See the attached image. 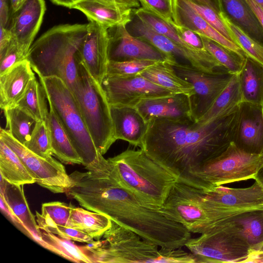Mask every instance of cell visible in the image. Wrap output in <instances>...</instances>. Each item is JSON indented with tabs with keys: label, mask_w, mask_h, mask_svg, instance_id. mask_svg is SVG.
<instances>
[{
	"label": "cell",
	"mask_w": 263,
	"mask_h": 263,
	"mask_svg": "<svg viewBox=\"0 0 263 263\" xmlns=\"http://www.w3.org/2000/svg\"><path fill=\"white\" fill-rule=\"evenodd\" d=\"M67 195L160 248H182L192 233L120 184L112 176L74 171Z\"/></svg>",
	"instance_id": "6da1fadb"
},
{
	"label": "cell",
	"mask_w": 263,
	"mask_h": 263,
	"mask_svg": "<svg viewBox=\"0 0 263 263\" xmlns=\"http://www.w3.org/2000/svg\"><path fill=\"white\" fill-rule=\"evenodd\" d=\"M238 106L207 122L156 119L148 122L141 149L178 178H185L221 154L233 142Z\"/></svg>",
	"instance_id": "7a4b0ae2"
},
{
	"label": "cell",
	"mask_w": 263,
	"mask_h": 263,
	"mask_svg": "<svg viewBox=\"0 0 263 263\" xmlns=\"http://www.w3.org/2000/svg\"><path fill=\"white\" fill-rule=\"evenodd\" d=\"M88 24H62L48 30L35 41L27 59L39 77H57L71 90L78 78L79 51Z\"/></svg>",
	"instance_id": "3957f363"
},
{
	"label": "cell",
	"mask_w": 263,
	"mask_h": 263,
	"mask_svg": "<svg viewBox=\"0 0 263 263\" xmlns=\"http://www.w3.org/2000/svg\"><path fill=\"white\" fill-rule=\"evenodd\" d=\"M101 239L81 246L92 263H196L182 249L160 248L111 220Z\"/></svg>",
	"instance_id": "277c9868"
},
{
	"label": "cell",
	"mask_w": 263,
	"mask_h": 263,
	"mask_svg": "<svg viewBox=\"0 0 263 263\" xmlns=\"http://www.w3.org/2000/svg\"><path fill=\"white\" fill-rule=\"evenodd\" d=\"M49 108L67 134L86 169L92 173L111 175L114 169L96 147L73 93L67 84L57 77H39Z\"/></svg>",
	"instance_id": "5b68a950"
},
{
	"label": "cell",
	"mask_w": 263,
	"mask_h": 263,
	"mask_svg": "<svg viewBox=\"0 0 263 263\" xmlns=\"http://www.w3.org/2000/svg\"><path fill=\"white\" fill-rule=\"evenodd\" d=\"M118 182L146 203L159 209L178 178L144 151L127 149L108 159Z\"/></svg>",
	"instance_id": "8992f818"
},
{
	"label": "cell",
	"mask_w": 263,
	"mask_h": 263,
	"mask_svg": "<svg viewBox=\"0 0 263 263\" xmlns=\"http://www.w3.org/2000/svg\"><path fill=\"white\" fill-rule=\"evenodd\" d=\"M71 91L96 147L103 155L117 140L110 105L101 84L79 60L77 80Z\"/></svg>",
	"instance_id": "52a82bcc"
},
{
	"label": "cell",
	"mask_w": 263,
	"mask_h": 263,
	"mask_svg": "<svg viewBox=\"0 0 263 263\" xmlns=\"http://www.w3.org/2000/svg\"><path fill=\"white\" fill-rule=\"evenodd\" d=\"M262 165L263 155L245 152L232 142L219 156L178 182L208 191L225 184L254 179Z\"/></svg>",
	"instance_id": "ba28073f"
},
{
	"label": "cell",
	"mask_w": 263,
	"mask_h": 263,
	"mask_svg": "<svg viewBox=\"0 0 263 263\" xmlns=\"http://www.w3.org/2000/svg\"><path fill=\"white\" fill-rule=\"evenodd\" d=\"M184 246L193 255L196 263L250 262L252 256L248 241L223 226L191 238Z\"/></svg>",
	"instance_id": "9c48e42d"
},
{
	"label": "cell",
	"mask_w": 263,
	"mask_h": 263,
	"mask_svg": "<svg viewBox=\"0 0 263 263\" xmlns=\"http://www.w3.org/2000/svg\"><path fill=\"white\" fill-rule=\"evenodd\" d=\"M172 65L179 76L194 87L195 93L189 98L194 122H198L209 110L233 76L227 69L207 72L187 63L177 61Z\"/></svg>",
	"instance_id": "30bf717a"
},
{
	"label": "cell",
	"mask_w": 263,
	"mask_h": 263,
	"mask_svg": "<svg viewBox=\"0 0 263 263\" xmlns=\"http://www.w3.org/2000/svg\"><path fill=\"white\" fill-rule=\"evenodd\" d=\"M0 139L18 155L39 185L54 193H66L69 188L71 179L61 163L52 157L44 158L34 154L2 128Z\"/></svg>",
	"instance_id": "8fae6325"
},
{
	"label": "cell",
	"mask_w": 263,
	"mask_h": 263,
	"mask_svg": "<svg viewBox=\"0 0 263 263\" xmlns=\"http://www.w3.org/2000/svg\"><path fill=\"white\" fill-rule=\"evenodd\" d=\"M126 28L133 36L150 43L177 62L178 60H181L207 72H214L224 68L206 50L200 53L191 52L165 35L157 32L137 16L133 10L132 20Z\"/></svg>",
	"instance_id": "7c38bea8"
},
{
	"label": "cell",
	"mask_w": 263,
	"mask_h": 263,
	"mask_svg": "<svg viewBox=\"0 0 263 263\" xmlns=\"http://www.w3.org/2000/svg\"><path fill=\"white\" fill-rule=\"evenodd\" d=\"M201 191L213 212L215 223L237 213L263 209V187L256 181L245 188L220 185L208 191Z\"/></svg>",
	"instance_id": "4fadbf2b"
},
{
	"label": "cell",
	"mask_w": 263,
	"mask_h": 263,
	"mask_svg": "<svg viewBox=\"0 0 263 263\" xmlns=\"http://www.w3.org/2000/svg\"><path fill=\"white\" fill-rule=\"evenodd\" d=\"M101 85L110 105L135 107L143 99L174 94L141 74L106 76Z\"/></svg>",
	"instance_id": "5bb4252c"
},
{
	"label": "cell",
	"mask_w": 263,
	"mask_h": 263,
	"mask_svg": "<svg viewBox=\"0 0 263 263\" xmlns=\"http://www.w3.org/2000/svg\"><path fill=\"white\" fill-rule=\"evenodd\" d=\"M108 32V61L142 60L168 63L171 65L177 62L150 43L131 35L126 25L109 28Z\"/></svg>",
	"instance_id": "9a60e30c"
},
{
	"label": "cell",
	"mask_w": 263,
	"mask_h": 263,
	"mask_svg": "<svg viewBox=\"0 0 263 263\" xmlns=\"http://www.w3.org/2000/svg\"><path fill=\"white\" fill-rule=\"evenodd\" d=\"M240 149L263 155V105L241 102L232 142Z\"/></svg>",
	"instance_id": "2e32d148"
},
{
	"label": "cell",
	"mask_w": 263,
	"mask_h": 263,
	"mask_svg": "<svg viewBox=\"0 0 263 263\" xmlns=\"http://www.w3.org/2000/svg\"><path fill=\"white\" fill-rule=\"evenodd\" d=\"M108 44V29L89 21L88 32L80 48L78 59L100 84L106 75Z\"/></svg>",
	"instance_id": "e0dca14e"
},
{
	"label": "cell",
	"mask_w": 263,
	"mask_h": 263,
	"mask_svg": "<svg viewBox=\"0 0 263 263\" xmlns=\"http://www.w3.org/2000/svg\"><path fill=\"white\" fill-rule=\"evenodd\" d=\"M46 11L44 0H27L11 17L8 29L18 48L27 56Z\"/></svg>",
	"instance_id": "ac0fdd59"
},
{
	"label": "cell",
	"mask_w": 263,
	"mask_h": 263,
	"mask_svg": "<svg viewBox=\"0 0 263 263\" xmlns=\"http://www.w3.org/2000/svg\"><path fill=\"white\" fill-rule=\"evenodd\" d=\"M135 107L148 122L156 119L193 120L190 98L183 94L143 99Z\"/></svg>",
	"instance_id": "d6986e66"
},
{
	"label": "cell",
	"mask_w": 263,
	"mask_h": 263,
	"mask_svg": "<svg viewBox=\"0 0 263 263\" xmlns=\"http://www.w3.org/2000/svg\"><path fill=\"white\" fill-rule=\"evenodd\" d=\"M110 108L116 139L141 148L148 122L135 107L110 105Z\"/></svg>",
	"instance_id": "ffe728a7"
},
{
	"label": "cell",
	"mask_w": 263,
	"mask_h": 263,
	"mask_svg": "<svg viewBox=\"0 0 263 263\" xmlns=\"http://www.w3.org/2000/svg\"><path fill=\"white\" fill-rule=\"evenodd\" d=\"M173 12L175 24L215 41L244 57H248L239 46L226 38L197 14L186 0H173Z\"/></svg>",
	"instance_id": "44dd1931"
},
{
	"label": "cell",
	"mask_w": 263,
	"mask_h": 263,
	"mask_svg": "<svg viewBox=\"0 0 263 263\" xmlns=\"http://www.w3.org/2000/svg\"><path fill=\"white\" fill-rule=\"evenodd\" d=\"M35 74L29 61L20 62L0 74V107L3 110L16 106Z\"/></svg>",
	"instance_id": "7402d4cb"
},
{
	"label": "cell",
	"mask_w": 263,
	"mask_h": 263,
	"mask_svg": "<svg viewBox=\"0 0 263 263\" xmlns=\"http://www.w3.org/2000/svg\"><path fill=\"white\" fill-rule=\"evenodd\" d=\"M227 227L244 237L249 242L253 256L263 245V209L247 211L226 217L215 226Z\"/></svg>",
	"instance_id": "603a6c76"
},
{
	"label": "cell",
	"mask_w": 263,
	"mask_h": 263,
	"mask_svg": "<svg viewBox=\"0 0 263 263\" xmlns=\"http://www.w3.org/2000/svg\"><path fill=\"white\" fill-rule=\"evenodd\" d=\"M221 16L263 46V29L246 0H219Z\"/></svg>",
	"instance_id": "cb8c5ba5"
},
{
	"label": "cell",
	"mask_w": 263,
	"mask_h": 263,
	"mask_svg": "<svg viewBox=\"0 0 263 263\" xmlns=\"http://www.w3.org/2000/svg\"><path fill=\"white\" fill-rule=\"evenodd\" d=\"M0 185V195L3 197L24 225L26 235L37 242L40 238L41 231L34 216L30 210L24 194L23 185L11 184L1 175Z\"/></svg>",
	"instance_id": "d4e9b609"
},
{
	"label": "cell",
	"mask_w": 263,
	"mask_h": 263,
	"mask_svg": "<svg viewBox=\"0 0 263 263\" xmlns=\"http://www.w3.org/2000/svg\"><path fill=\"white\" fill-rule=\"evenodd\" d=\"M71 9L83 13L89 21H93L107 29L126 25L132 20L133 9H119L106 4L100 0H82Z\"/></svg>",
	"instance_id": "484cf974"
},
{
	"label": "cell",
	"mask_w": 263,
	"mask_h": 263,
	"mask_svg": "<svg viewBox=\"0 0 263 263\" xmlns=\"http://www.w3.org/2000/svg\"><path fill=\"white\" fill-rule=\"evenodd\" d=\"M239 77L242 102L263 105V65L248 56Z\"/></svg>",
	"instance_id": "4316f807"
},
{
	"label": "cell",
	"mask_w": 263,
	"mask_h": 263,
	"mask_svg": "<svg viewBox=\"0 0 263 263\" xmlns=\"http://www.w3.org/2000/svg\"><path fill=\"white\" fill-rule=\"evenodd\" d=\"M140 74L174 93L183 94L190 97L195 93L192 84L179 76L173 66L168 63H158Z\"/></svg>",
	"instance_id": "83f0119b"
},
{
	"label": "cell",
	"mask_w": 263,
	"mask_h": 263,
	"mask_svg": "<svg viewBox=\"0 0 263 263\" xmlns=\"http://www.w3.org/2000/svg\"><path fill=\"white\" fill-rule=\"evenodd\" d=\"M47 125L53 154L66 164H82V161L54 112L49 109Z\"/></svg>",
	"instance_id": "f1b7e54d"
},
{
	"label": "cell",
	"mask_w": 263,
	"mask_h": 263,
	"mask_svg": "<svg viewBox=\"0 0 263 263\" xmlns=\"http://www.w3.org/2000/svg\"><path fill=\"white\" fill-rule=\"evenodd\" d=\"M111 225V220L105 215L74 206L71 211L67 227L99 239Z\"/></svg>",
	"instance_id": "f546056e"
},
{
	"label": "cell",
	"mask_w": 263,
	"mask_h": 263,
	"mask_svg": "<svg viewBox=\"0 0 263 263\" xmlns=\"http://www.w3.org/2000/svg\"><path fill=\"white\" fill-rule=\"evenodd\" d=\"M0 173L8 182L25 185L35 182L18 155L0 139Z\"/></svg>",
	"instance_id": "4dcf8cb0"
},
{
	"label": "cell",
	"mask_w": 263,
	"mask_h": 263,
	"mask_svg": "<svg viewBox=\"0 0 263 263\" xmlns=\"http://www.w3.org/2000/svg\"><path fill=\"white\" fill-rule=\"evenodd\" d=\"M241 102L242 99L239 74H234L209 110L196 122L205 123L225 115L237 107Z\"/></svg>",
	"instance_id": "1f68e13d"
},
{
	"label": "cell",
	"mask_w": 263,
	"mask_h": 263,
	"mask_svg": "<svg viewBox=\"0 0 263 263\" xmlns=\"http://www.w3.org/2000/svg\"><path fill=\"white\" fill-rule=\"evenodd\" d=\"M47 102L44 89L35 77L16 106L30 114L36 122L47 123L49 113Z\"/></svg>",
	"instance_id": "d6a6232c"
},
{
	"label": "cell",
	"mask_w": 263,
	"mask_h": 263,
	"mask_svg": "<svg viewBox=\"0 0 263 263\" xmlns=\"http://www.w3.org/2000/svg\"><path fill=\"white\" fill-rule=\"evenodd\" d=\"M40 231V238L37 243L43 247L74 262L92 263L81 247L77 246L71 240L43 230Z\"/></svg>",
	"instance_id": "836d02e7"
},
{
	"label": "cell",
	"mask_w": 263,
	"mask_h": 263,
	"mask_svg": "<svg viewBox=\"0 0 263 263\" xmlns=\"http://www.w3.org/2000/svg\"><path fill=\"white\" fill-rule=\"evenodd\" d=\"M6 129L16 140L25 145L29 140L36 121L28 112L15 106L3 110Z\"/></svg>",
	"instance_id": "e575fe53"
},
{
	"label": "cell",
	"mask_w": 263,
	"mask_h": 263,
	"mask_svg": "<svg viewBox=\"0 0 263 263\" xmlns=\"http://www.w3.org/2000/svg\"><path fill=\"white\" fill-rule=\"evenodd\" d=\"M200 36L204 49L229 72L233 74L240 72L247 57L208 37Z\"/></svg>",
	"instance_id": "d590c367"
},
{
	"label": "cell",
	"mask_w": 263,
	"mask_h": 263,
	"mask_svg": "<svg viewBox=\"0 0 263 263\" xmlns=\"http://www.w3.org/2000/svg\"><path fill=\"white\" fill-rule=\"evenodd\" d=\"M72 205L60 201L44 203L42 212L36 213V222L40 230L54 225L67 227Z\"/></svg>",
	"instance_id": "8d00e7d4"
},
{
	"label": "cell",
	"mask_w": 263,
	"mask_h": 263,
	"mask_svg": "<svg viewBox=\"0 0 263 263\" xmlns=\"http://www.w3.org/2000/svg\"><path fill=\"white\" fill-rule=\"evenodd\" d=\"M25 146L30 151L41 157H51L52 151L46 122H36L31 137Z\"/></svg>",
	"instance_id": "74e56055"
},
{
	"label": "cell",
	"mask_w": 263,
	"mask_h": 263,
	"mask_svg": "<svg viewBox=\"0 0 263 263\" xmlns=\"http://www.w3.org/2000/svg\"><path fill=\"white\" fill-rule=\"evenodd\" d=\"M158 63L142 60L122 62L109 61L106 76L126 77L140 74Z\"/></svg>",
	"instance_id": "f35d334b"
},
{
	"label": "cell",
	"mask_w": 263,
	"mask_h": 263,
	"mask_svg": "<svg viewBox=\"0 0 263 263\" xmlns=\"http://www.w3.org/2000/svg\"><path fill=\"white\" fill-rule=\"evenodd\" d=\"M186 1L189 5L207 23L226 38L238 46L234 36L224 21L215 11L205 5L193 2L189 0Z\"/></svg>",
	"instance_id": "ab89813d"
},
{
	"label": "cell",
	"mask_w": 263,
	"mask_h": 263,
	"mask_svg": "<svg viewBox=\"0 0 263 263\" xmlns=\"http://www.w3.org/2000/svg\"><path fill=\"white\" fill-rule=\"evenodd\" d=\"M222 18L234 36L238 46L247 53L248 57L263 65V46L251 38L228 20L223 17Z\"/></svg>",
	"instance_id": "60d3db41"
},
{
	"label": "cell",
	"mask_w": 263,
	"mask_h": 263,
	"mask_svg": "<svg viewBox=\"0 0 263 263\" xmlns=\"http://www.w3.org/2000/svg\"><path fill=\"white\" fill-rule=\"evenodd\" d=\"M142 7L170 24L173 20V2L170 0H138Z\"/></svg>",
	"instance_id": "b9f144b4"
},
{
	"label": "cell",
	"mask_w": 263,
	"mask_h": 263,
	"mask_svg": "<svg viewBox=\"0 0 263 263\" xmlns=\"http://www.w3.org/2000/svg\"><path fill=\"white\" fill-rule=\"evenodd\" d=\"M26 59L27 55L20 50L16 43L12 39L6 50L0 54V74Z\"/></svg>",
	"instance_id": "7bdbcfd3"
},
{
	"label": "cell",
	"mask_w": 263,
	"mask_h": 263,
	"mask_svg": "<svg viewBox=\"0 0 263 263\" xmlns=\"http://www.w3.org/2000/svg\"><path fill=\"white\" fill-rule=\"evenodd\" d=\"M41 230L51 233L59 237L72 241L87 243L94 241L93 238L88 235L68 227L54 225Z\"/></svg>",
	"instance_id": "ee69618b"
},
{
	"label": "cell",
	"mask_w": 263,
	"mask_h": 263,
	"mask_svg": "<svg viewBox=\"0 0 263 263\" xmlns=\"http://www.w3.org/2000/svg\"><path fill=\"white\" fill-rule=\"evenodd\" d=\"M181 39L188 45L197 49H204L199 34L186 28L172 24Z\"/></svg>",
	"instance_id": "f6af8a7d"
},
{
	"label": "cell",
	"mask_w": 263,
	"mask_h": 263,
	"mask_svg": "<svg viewBox=\"0 0 263 263\" xmlns=\"http://www.w3.org/2000/svg\"><path fill=\"white\" fill-rule=\"evenodd\" d=\"M1 210L2 212L21 231L26 235L27 232L24 225L13 212L10 206L6 202L2 195H0Z\"/></svg>",
	"instance_id": "bcb514c9"
},
{
	"label": "cell",
	"mask_w": 263,
	"mask_h": 263,
	"mask_svg": "<svg viewBox=\"0 0 263 263\" xmlns=\"http://www.w3.org/2000/svg\"><path fill=\"white\" fill-rule=\"evenodd\" d=\"M11 16L10 0H0V25L8 28Z\"/></svg>",
	"instance_id": "7dc6e473"
},
{
	"label": "cell",
	"mask_w": 263,
	"mask_h": 263,
	"mask_svg": "<svg viewBox=\"0 0 263 263\" xmlns=\"http://www.w3.org/2000/svg\"><path fill=\"white\" fill-rule=\"evenodd\" d=\"M109 6L119 9H137L140 4L138 0H100Z\"/></svg>",
	"instance_id": "c3c4849f"
},
{
	"label": "cell",
	"mask_w": 263,
	"mask_h": 263,
	"mask_svg": "<svg viewBox=\"0 0 263 263\" xmlns=\"http://www.w3.org/2000/svg\"><path fill=\"white\" fill-rule=\"evenodd\" d=\"M12 39L9 29L0 25V54L6 50Z\"/></svg>",
	"instance_id": "681fc988"
},
{
	"label": "cell",
	"mask_w": 263,
	"mask_h": 263,
	"mask_svg": "<svg viewBox=\"0 0 263 263\" xmlns=\"http://www.w3.org/2000/svg\"><path fill=\"white\" fill-rule=\"evenodd\" d=\"M263 29V8L253 0H246Z\"/></svg>",
	"instance_id": "f907efd6"
},
{
	"label": "cell",
	"mask_w": 263,
	"mask_h": 263,
	"mask_svg": "<svg viewBox=\"0 0 263 263\" xmlns=\"http://www.w3.org/2000/svg\"><path fill=\"white\" fill-rule=\"evenodd\" d=\"M193 2L199 3L208 6L215 11L220 16L221 10L219 0H189Z\"/></svg>",
	"instance_id": "816d5d0a"
},
{
	"label": "cell",
	"mask_w": 263,
	"mask_h": 263,
	"mask_svg": "<svg viewBox=\"0 0 263 263\" xmlns=\"http://www.w3.org/2000/svg\"><path fill=\"white\" fill-rule=\"evenodd\" d=\"M51 2L59 6L66 7L71 9L76 3L82 0H51Z\"/></svg>",
	"instance_id": "f5cc1de1"
},
{
	"label": "cell",
	"mask_w": 263,
	"mask_h": 263,
	"mask_svg": "<svg viewBox=\"0 0 263 263\" xmlns=\"http://www.w3.org/2000/svg\"><path fill=\"white\" fill-rule=\"evenodd\" d=\"M27 0H10L12 15L19 10Z\"/></svg>",
	"instance_id": "db71d44e"
},
{
	"label": "cell",
	"mask_w": 263,
	"mask_h": 263,
	"mask_svg": "<svg viewBox=\"0 0 263 263\" xmlns=\"http://www.w3.org/2000/svg\"><path fill=\"white\" fill-rule=\"evenodd\" d=\"M251 262H263V245L259 250L253 256Z\"/></svg>",
	"instance_id": "11a10c76"
},
{
	"label": "cell",
	"mask_w": 263,
	"mask_h": 263,
	"mask_svg": "<svg viewBox=\"0 0 263 263\" xmlns=\"http://www.w3.org/2000/svg\"><path fill=\"white\" fill-rule=\"evenodd\" d=\"M254 180L263 187V165L257 172Z\"/></svg>",
	"instance_id": "9f6ffc18"
},
{
	"label": "cell",
	"mask_w": 263,
	"mask_h": 263,
	"mask_svg": "<svg viewBox=\"0 0 263 263\" xmlns=\"http://www.w3.org/2000/svg\"><path fill=\"white\" fill-rule=\"evenodd\" d=\"M256 4L263 8V0H253Z\"/></svg>",
	"instance_id": "6f0895ef"
},
{
	"label": "cell",
	"mask_w": 263,
	"mask_h": 263,
	"mask_svg": "<svg viewBox=\"0 0 263 263\" xmlns=\"http://www.w3.org/2000/svg\"><path fill=\"white\" fill-rule=\"evenodd\" d=\"M171 2H173V0H170Z\"/></svg>",
	"instance_id": "680465c9"
}]
</instances>
